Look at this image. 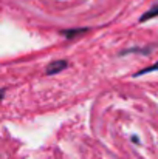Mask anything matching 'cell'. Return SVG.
I'll return each mask as SVG.
<instances>
[{
    "instance_id": "6da1fadb",
    "label": "cell",
    "mask_w": 158,
    "mask_h": 159,
    "mask_svg": "<svg viewBox=\"0 0 158 159\" xmlns=\"http://www.w3.org/2000/svg\"><path fill=\"white\" fill-rule=\"evenodd\" d=\"M68 66V62L67 60H64V59H57V60H53L48 63V66H47V74H57V73H60V71H64L65 68Z\"/></svg>"
},
{
    "instance_id": "7a4b0ae2",
    "label": "cell",
    "mask_w": 158,
    "mask_h": 159,
    "mask_svg": "<svg viewBox=\"0 0 158 159\" xmlns=\"http://www.w3.org/2000/svg\"><path fill=\"white\" fill-rule=\"evenodd\" d=\"M154 17H158V3L154 5L149 11H146V12L140 17V23H144V22H147V20H151V19H154Z\"/></svg>"
},
{
    "instance_id": "3957f363",
    "label": "cell",
    "mask_w": 158,
    "mask_h": 159,
    "mask_svg": "<svg viewBox=\"0 0 158 159\" xmlns=\"http://www.w3.org/2000/svg\"><path fill=\"white\" fill-rule=\"evenodd\" d=\"M90 28H76V30H64L60 31V34H64L67 39H73L74 36H79V34H85L89 33Z\"/></svg>"
},
{
    "instance_id": "277c9868",
    "label": "cell",
    "mask_w": 158,
    "mask_h": 159,
    "mask_svg": "<svg viewBox=\"0 0 158 159\" xmlns=\"http://www.w3.org/2000/svg\"><path fill=\"white\" fill-rule=\"evenodd\" d=\"M158 71V62H155L154 65H151V66H146V68H143V70H140L138 73H135L133 76L135 77H138V76H143V74H149V73H155Z\"/></svg>"
},
{
    "instance_id": "5b68a950",
    "label": "cell",
    "mask_w": 158,
    "mask_h": 159,
    "mask_svg": "<svg viewBox=\"0 0 158 159\" xmlns=\"http://www.w3.org/2000/svg\"><path fill=\"white\" fill-rule=\"evenodd\" d=\"M3 98H5V90L2 88V90H0V102L3 101Z\"/></svg>"
},
{
    "instance_id": "8992f818",
    "label": "cell",
    "mask_w": 158,
    "mask_h": 159,
    "mask_svg": "<svg viewBox=\"0 0 158 159\" xmlns=\"http://www.w3.org/2000/svg\"><path fill=\"white\" fill-rule=\"evenodd\" d=\"M132 141H133L135 144H140V139H138L136 136H132Z\"/></svg>"
}]
</instances>
